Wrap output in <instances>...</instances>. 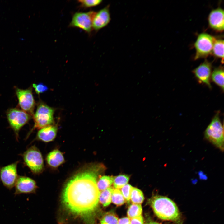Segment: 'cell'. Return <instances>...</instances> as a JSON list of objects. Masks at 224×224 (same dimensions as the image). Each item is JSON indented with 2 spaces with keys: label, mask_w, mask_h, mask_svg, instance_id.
I'll list each match as a JSON object with an SVG mask.
<instances>
[{
  "label": "cell",
  "mask_w": 224,
  "mask_h": 224,
  "mask_svg": "<svg viewBox=\"0 0 224 224\" xmlns=\"http://www.w3.org/2000/svg\"><path fill=\"white\" fill-rule=\"evenodd\" d=\"M212 71V65L207 59L194 69L193 72L199 82L206 85L211 89L210 79Z\"/></svg>",
  "instance_id": "11"
},
{
  "label": "cell",
  "mask_w": 224,
  "mask_h": 224,
  "mask_svg": "<svg viewBox=\"0 0 224 224\" xmlns=\"http://www.w3.org/2000/svg\"><path fill=\"white\" fill-rule=\"evenodd\" d=\"M133 187L130 184H127L121 188V192L125 200L128 202L130 200Z\"/></svg>",
  "instance_id": "27"
},
{
  "label": "cell",
  "mask_w": 224,
  "mask_h": 224,
  "mask_svg": "<svg viewBox=\"0 0 224 224\" xmlns=\"http://www.w3.org/2000/svg\"><path fill=\"white\" fill-rule=\"evenodd\" d=\"M103 169L102 164L90 165L68 180L61 199L67 211L85 219L92 217L98 207L100 192L97 185V179Z\"/></svg>",
  "instance_id": "1"
},
{
  "label": "cell",
  "mask_w": 224,
  "mask_h": 224,
  "mask_svg": "<svg viewBox=\"0 0 224 224\" xmlns=\"http://www.w3.org/2000/svg\"><path fill=\"white\" fill-rule=\"evenodd\" d=\"M14 186L15 195L33 193L37 188L36 183L34 180L24 176H18Z\"/></svg>",
  "instance_id": "12"
},
{
  "label": "cell",
  "mask_w": 224,
  "mask_h": 224,
  "mask_svg": "<svg viewBox=\"0 0 224 224\" xmlns=\"http://www.w3.org/2000/svg\"><path fill=\"white\" fill-rule=\"evenodd\" d=\"M19 161L0 168V179L3 185L9 189L14 186L18 177L17 166Z\"/></svg>",
  "instance_id": "10"
},
{
  "label": "cell",
  "mask_w": 224,
  "mask_h": 224,
  "mask_svg": "<svg viewBox=\"0 0 224 224\" xmlns=\"http://www.w3.org/2000/svg\"><path fill=\"white\" fill-rule=\"evenodd\" d=\"M149 202L154 213L159 218L172 222L175 224H183L181 215L177 205L169 198L156 195L152 197Z\"/></svg>",
  "instance_id": "2"
},
{
  "label": "cell",
  "mask_w": 224,
  "mask_h": 224,
  "mask_svg": "<svg viewBox=\"0 0 224 224\" xmlns=\"http://www.w3.org/2000/svg\"><path fill=\"white\" fill-rule=\"evenodd\" d=\"M7 116L9 125L14 132L16 139L18 141L20 130L29 121L31 116L18 108H12L7 110Z\"/></svg>",
  "instance_id": "6"
},
{
  "label": "cell",
  "mask_w": 224,
  "mask_h": 224,
  "mask_svg": "<svg viewBox=\"0 0 224 224\" xmlns=\"http://www.w3.org/2000/svg\"><path fill=\"white\" fill-rule=\"evenodd\" d=\"M217 111L204 131L205 138L221 151L224 150V128Z\"/></svg>",
  "instance_id": "3"
},
{
  "label": "cell",
  "mask_w": 224,
  "mask_h": 224,
  "mask_svg": "<svg viewBox=\"0 0 224 224\" xmlns=\"http://www.w3.org/2000/svg\"><path fill=\"white\" fill-rule=\"evenodd\" d=\"M113 189L110 187L100 192L99 201L104 206L109 205L111 202V196Z\"/></svg>",
  "instance_id": "19"
},
{
  "label": "cell",
  "mask_w": 224,
  "mask_h": 224,
  "mask_svg": "<svg viewBox=\"0 0 224 224\" xmlns=\"http://www.w3.org/2000/svg\"><path fill=\"white\" fill-rule=\"evenodd\" d=\"M46 161L50 166L56 168L64 162V159L62 153L59 150L55 149L48 154L46 157Z\"/></svg>",
  "instance_id": "16"
},
{
  "label": "cell",
  "mask_w": 224,
  "mask_h": 224,
  "mask_svg": "<svg viewBox=\"0 0 224 224\" xmlns=\"http://www.w3.org/2000/svg\"><path fill=\"white\" fill-rule=\"evenodd\" d=\"M118 217L114 214L108 213L105 215L100 221V224H117Z\"/></svg>",
  "instance_id": "25"
},
{
  "label": "cell",
  "mask_w": 224,
  "mask_h": 224,
  "mask_svg": "<svg viewBox=\"0 0 224 224\" xmlns=\"http://www.w3.org/2000/svg\"><path fill=\"white\" fill-rule=\"evenodd\" d=\"M113 177L104 175L100 178L97 182L98 189L100 192L109 188L113 183Z\"/></svg>",
  "instance_id": "20"
},
{
  "label": "cell",
  "mask_w": 224,
  "mask_h": 224,
  "mask_svg": "<svg viewBox=\"0 0 224 224\" xmlns=\"http://www.w3.org/2000/svg\"><path fill=\"white\" fill-rule=\"evenodd\" d=\"M212 81L223 91L224 90V69L222 67L215 68L212 72Z\"/></svg>",
  "instance_id": "17"
},
{
  "label": "cell",
  "mask_w": 224,
  "mask_h": 224,
  "mask_svg": "<svg viewBox=\"0 0 224 224\" xmlns=\"http://www.w3.org/2000/svg\"><path fill=\"white\" fill-rule=\"evenodd\" d=\"M24 165L34 174L41 173L44 168L42 154L35 146L28 148L21 155Z\"/></svg>",
  "instance_id": "5"
},
{
  "label": "cell",
  "mask_w": 224,
  "mask_h": 224,
  "mask_svg": "<svg viewBox=\"0 0 224 224\" xmlns=\"http://www.w3.org/2000/svg\"><path fill=\"white\" fill-rule=\"evenodd\" d=\"M38 131L37 138L45 142L52 141L55 138L57 132V127L54 125H50L41 129Z\"/></svg>",
  "instance_id": "15"
},
{
  "label": "cell",
  "mask_w": 224,
  "mask_h": 224,
  "mask_svg": "<svg viewBox=\"0 0 224 224\" xmlns=\"http://www.w3.org/2000/svg\"><path fill=\"white\" fill-rule=\"evenodd\" d=\"M129 178V176L125 174H121L113 177V185L116 189L122 188L128 183Z\"/></svg>",
  "instance_id": "21"
},
{
  "label": "cell",
  "mask_w": 224,
  "mask_h": 224,
  "mask_svg": "<svg viewBox=\"0 0 224 224\" xmlns=\"http://www.w3.org/2000/svg\"><path fill=\"white\" fill-rule=\"evenodd\" d=\"M142 211V208L140 204L133 203L128 209L127 216L128 217L131 218L141 215Z\"/></svg>",
  "instance_id": "23"
},
{
  "label": "cell",
  "mask_w": 224,
  "mask_h": 224,
  "mask_svg": "<svg viewBox=\"0 0 224 224\" xmlns=\"http://www.w3.org/2000/svg\"><path fill=\"white\" fill-rule=\"evenodd\" d=\"M55 109L42 102L38 103L36 112L33 115L34 126L26 137L29 136L32 131L35 129H40L52 125L54 122V115Z\"/></svg>",
  "instance_id": "4"
},
{
  "label": "cell",
  "mask_w": 224,
  "mask_h": 224,
  "mask_svg": "<svg viewBox=\"0 0 224 224\" xmlns=\"http://www.w3.org/2000/svg\"><path fill=\"white\" fill-rule=\"evenodd\" d=\"M144 199L142 192L139 189L133 187L131 191L130 199L132 203L141 204L143 201Z\"/></svg>",
  "instance_id": "22"
},
{
  "label": "cell",
  "mask_w": 224,
  "mask_h": 224,
  "mask_svg": "<svg viewBox=\"0 0 224 224\" xmlns=\"http://www.w3.org/2000/svg\"><path fill=\"white\" fill-rule=\"evenodd\" d=\"M111 20L109 5L99 10L96 13L92 21V29L97 31L106 26Z\"/></svg>",
  "instance_id": "14"
},
{
  "label": "cell",
  "mask_w": 224,
  "mask_h": 224,
  "mask_svg": "<svg viewBox=\"0 0 224 224\" xmlns=\"http://www.w3.org/2000/svg\"><path fill=\"white\" fill-rule=\"evenodd\" d=\"M130 224H144L143 217L140 215L130 218Z\"/></svg>",
  "instance_id": "29"
},
{
  "label": "cell",
  "mask_w": 224,
  "mask_h": 224,
  "mask_svg": "<svg viewBox=\"0 0 224 224\" xmlns=\"http://www.w3.org/2000/svg\"><path fill=\"white\" fill-rule=\"evenodd\" d=\"M16 93L18 100V104L22 110L31 116L34 114L35 102L31 87L22 89L16 88Z\"/></svg>",
  "instance_id": "9"
},
{
  "label": "cell",
  "mask_w": 224,
  "mask_h": 224,
  "mask_svg": "<svg viewBox=\"0 0 224 224\" xmlns=\"http://www.w3.org/2000/svg\"><path fill=\"white\" fill-rule=\"evenodd\" d=\"M80 6L84 8H88L97 6L101 4V0H79L78 1Z\"/></svg>",
  "instance_id": "26"
},
{
  "label": "cell",
  "mask_w": 224,
  "mask_h": 224,
  "mask_svg": "<svg viewBox=\"0 0 224 224\" xmlns=\"http://www.w3.org/2000/svg\"><path fill=\"white\" fill-rule=\"evenodd\" d=\"M117 224H130V218L124 217L118 219Z\"/></svg>",
  "instance_id": "30"
},
{
  "label": "cell",
  "mask_w": 224,
  "mask_h": 224,
  "mask_svg": "<svg viewBox=\"0 0 224 224\" xmlns=\"http://www.w3.org/2000/svg\"><path fill=\"white\" fill-rule=\"evenodd\" d=\"M32 87L34 89L36 93L38 95L48 90V87L42 83L38 84L33 83Z\"/></svg>",
  "instance_id": "28"
},
{
  "label": "cell",
  "mask_w": 224,
  "mask_h": 224,
  "mask_svg": "<svg viewBox=\"0 0 224 224\" xmlns=\"http://www.w3.org/2000/svg\"><path fill=\"white\" fill-rule=\"evenodd\" d=\"M209 26L214 30L222 32L224 30V10L220 7L212 10L208 18Z\"/></svg>",
  "instance_id": "13"
},
{
  "label": "cell",
  "mask_w": 224,
  "mask_h": 224,
  "mask_svg": "<svg viewBox=\"0 0 224 224\" xmlns=\"http://www.w3.org/2000/svg\"><path fill=\"white\" fill-rule=\"evenodd\" d=\"M215 39L206 33H203L199 35L194 44L196 50L194 59L205 58L211 54Z\"/></svg>",
  "instance_id": "7"
},
{
  "label": "cell",
  "mask_w": 224,
  "mask_h": 224,
  "mask_svg": "<svg viewBox=\"0 0 224 224\" xmlns=\"http://www.w3.org/2000/svg\"><path fill=\"white\" fill-rule=\"evenodd\" d=\"M145 224H160L158 223H157V222H154V221H150L149 222H147Z\"/></svg>",
  "instance_id": "31"
},
{
  "label": "cell",
  "mask_w": 224,
  "mask_h": 224,
  "mask_svg": "<svg viewBox=\"0 0 224 224\" xmlns=\"http://www.w3.org/2000/svg\"><path fill=\"white\" fill-rule=\"evenodd\" d=\"M111 202L117 206H120L125 202V199L121 190L113 189L111 196Z\"/></svg>",
  "instance_id": "24"
},
{
  "label": "cell",
  "mask_w": 224,
  "mask_h": 224,
  "mask_svg": "<svg viewBox=\"0 0 224 224\" xmlns=\"http://www.w3.org/2000/svg\"><path fill=\"white\" fill-rule=\"evenodd\" d=\"M96 13L92 11L76 12L72 16L69 27L79 28L90 33L92 30L93 20Z\"/></svg>",
  "instance_id": "8"
},
{
  "label": "cell",
  "mask_w": 224,
  "mask_h": 224,
  "mask_svg": "<svg viewBox=\"0 0 224 224\" xmlns=\"http://www.w3.org/2000/svg\"><path fill=\"white\" fill-rule=\"evenodd\" d=\"M224 40L215 39L213 44L212 54L216 57L222 59L223 63L224 59Z\"/></svg>",
  "instance_id": "18"
}]
</instances>
